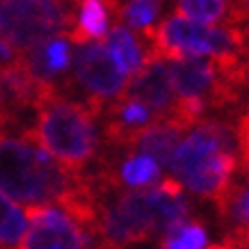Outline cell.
Wrapping results in <instances>:
<instances>
[{
  "label": "cell",
  "instance_id": "1",
  "mask_svg": "<svg viewBox=\"0 0 249 249\" xmlns=\"http://www.w3.org/2000/svg\"><path fill=\"white\" fill-rule=\"evenodd\" d=\"M87 188L85 169H69L30 137L0 135V192L18 208L64 206Z\"/></svg>",
  "mask_w": 249,
  "mask_h": 249
},
{
  "label": "cell",
  "instance_id": "2",
  "mask_svg": "<svg viewBox=\"0 0 249 249\" xmlns=\"http://www.w3.org/2000/svg\"><path fill=\"white\" fill-rule=\"evenodd\" d=\"M192 217L183 188L172 176L160 178L153 188L121 190L98 208V240L126 249L162 233L169 224Z\"/></svg>",
  "mask_w": 249,
  "mask_h": 249
},
{
  "label": "cell",
  "instance_id": "3",
  "mask_svg": "<svg viewBox=\"0 0 249 249\" xmlns=\"http://www.w3.org/2000/svg\"><path fill=\"white\" fill-rule=\"evenodd\" d=\"M183 190L215 201L235 181L238 140L235 121L204 117L183 135L167 167Z\"/></svg>",
  "mask_w": 249,
  "mask_h": 249
},
{
  "label": "cell",
  "instance_id": "4",
  "mask_svg": "<svg viewBox=\"0 0 249 249\" xmlns=\"http://www.w3.org/2000/svg\"><path fill=\"white\" fill-rule=\"evenodd\" d=\"M35 126L23 135L69 169L83 172L98 156L101 137L96 133V114L83 101L53 91L35 107Z\"/></svg>",
  "mask_w": 249,
  "mask_h": 249
},
{
  "label": "cell",
  "instance_id": "5",
  "mask_svg": "<svg viewBox=\"0 0 249 249\" xmlns=\"http://www.w3.org/2000/svg\"><path fill=\"white\" fill-rule=\"evenodd\" d=\"M151 46L153 60H183V57H242V28L231 25H201L178 14H169L151 30L140 32Z\"/></svg>",
  "mask_w": 249,
  "mask_h": 249
},
{
  "label": "cell",
  "instance_id": "6",
  "mask_svg": "<svg viewBox=\"0 0 249 249\" xmlns=\"http://www.w3.org/2000/svg\"><path fill=\"white\" fill-rule=\"evenodd\" d=\"M2 37L16 51H30L46 39L67 37L76 25V0H0Z\"/></svg>",
  "mask_w": 249,
  "mask_h": 249
},
{
  "label": "cell",
  "instance_id": "7",
  "mask_svg": "<svg viewBox=\"0 0 249 249\" xmlns=\"http://www.w3.org/2000/svg\"><path fill=\"white\" fill-rule=\"evenodd\" d=\"M71 69H73V83L85 94L83 103L96 114V119L106 110L107 103L121 96V91L128 85L126 73L117 67V62L101 41L78 46Z\"/></svg>",
  "mask_w": 249,
  "mask_h": 249
},
{
  "label": "cell",
  "instance_id": "8",
  "mask_svg": "<svg viewBox=\"0 0 249 249\" xmlns=\"http://www.w3.org/2000/svg\"><path fill=\"white\" fill-rule=\"evenodd\" d=\"M28 229L18 249H89L91 235L60 206H37L25 211Z\"/></svg>",
  "mask_w": 249,
  "mask_h": 249
},
{
  "label": "cell",
  "instance_id": "9",
  "mask_svg": "<svg viewBox=\"0 0 249 249\" xmlns=\"http://www.w3.org/2000/svg\"><path fill=\"white\" fill-rule=\"evenodd\" d=\"M121 94L146 106L156 121H165L176 106V91H174L172 76H169V62L158 60V57L149 60L130 78Z\"/></svg>",
  "mask_w": 249,
  "mask_h": 249
},
{
  "label": "cell",
  "instance_id": "10",
  "mask_svg": "<svg viewBox=\"0 0 249 249\" xmlns=\"http://www.w3.org/2000/svg\"><path fill=\"white\" fill-rule=\"evenodd\" d=\"M53 91H57L53 85L35 78L23 67L21 60L9 67H0V107L7 112L12 121L16 119V114L28 107L35 110Z\"/></svg>",
  "mask_w": 249,
  "mask_h": 249
},
{
  "label": "cell",
  "instance_id": "11",
  "mask_svg": "<svg viewBox=\"0 0 249 249\" xmlns=\"http://www.w3.org/2000/svg\"><path fill=\"white\" fill-rule=\"evenodd\" d=\"M183 135H185V130L176 128L167 121H153L146 128H140L137 133L130 135L124 153H144V156L156 160L162 169H167Z\"/></svg>",
  "mask_w": 249,
  "mask_h": 249
},
{
  "label": "cell",
  "instance_id": "12",
  "mask_svg": "<svg viewBox=\"0 0 249 249\" xmlns=\"http://www.w3.org/2000/svg\"><path fill=\"white\" fill-rule=\"evenodd\" d=\"M101 44L106 46V51L112 55V60L126 73L128 80L135 76L146 62L153 60L151 46H149L146 37L140 35V32H133L128 28H124L119 23H114L112 28L107 30V35L103 37Z\"/></svg>",
  "mask_w": 249,
  "mask_h": 249
},
{
  "label": "cell",
  "instance_id": "13",
  "mask_svg": "<svg viewBox=\"0 0 249 249\" xmlns=\"http://www.w3.org/2000/svg\"><path fill=\"white\" fill-rule=\"evenodd\" d=\"M117 16V0H80L73 30L67 39L73 46H85L89 41H103L107 30L112 28L110 21Z\"/></svg>",
  "mask_w": 249,
  "mask_h": 249
},
{
  "label": "cell",
  "instance_id": "14",
  "mask_svg": "<svg viewBox=\"0 0 249 249\" xmlns=\"http://www.w3.org/2000/svg\"><path fill=\"white\" fill-rule=\"evenodd\" d=\"M219 217L229 224V231L249 227V181H233L215 199Z\"/></svg>",
  "mask_w": 249,
  "mask_h": 249
},
{
  "label": "cell",
  "instance_id": "15",
  "mask_svg": "<svg viewBox=\"0 0 249 249\" xmlns=\"http://www.w3.org/2000/svg\"><path fill=\"white\" fill-rule=\"evenodd\" d=\"M208 231L195 217L174 222L160 233L158 249H208Z\"/></svg>",
  "mask_w": 249,
  "mask_h": 249
},
{
  "label": "cell",
  "instance_id": "16",
  "mask_svg": "<svg viewBox=\"0 0 249 249\" xmlns=\"http://www.w3.org/2000/svg\"><path fill=\"white\" fill-rule=\"evenodd\" d=\"M233 0H176L174 14L201 25H229Z\"/></svg>",
  "mask_w": 249,
  "mask_h": 249
},
{
  "label": "cell",
  "instance_id": "17",
  "mask_svg": "<svg viewBox=\"0 0 249 249\" xmlns=\"http://www.w3.org/2000/svg\"><path fill=\"white\" fill-rule=\"evenodd\" d=\"M28 229L25 211L0 192V249H18Z\"/></svg>",
  "mask_w": 249,
  "mask_h": 249
},
{
  "label": "cell",
  "instance_id": "18",
  "mask_svg": "<svg viewBox=\"0 0 249 249\" xmlns=\"http://www.w3.org/2000/svg\"><path fill=\"white\" fill-rule=\"evenodd\" d=\"M235 140H238V169L249 181V101L235 119Z\"/></svg>",
  "mask_w": 249,
  "mask_h": 249
},
{
  "label": "cell",
  "instance_id": "19",
  "mask_svg": "<svg viewBox=\"0 0 249 249\" xmlns=\"http://www.w3.org/2000/svg\"><path fill=\"white\" fill-rule=\"evenodd\" d=\"M227 240L231 242L235 249H249V227H242V229H233V231H229Z\"/></svg>",
  "mask_w": 249,
  "mask_h": 249
},
{
  "label": "cell",
  "instance_id": "20",
  "mask_svg": "<svg viewBox=\"0 0 249 249\" xmlns=\"http://www.w3.org/2000/svg\"><path fill=\"white\" fill-rule=\"evenodd\" d=\"M0 37H2V14H0Z\"/></svg>",
  "mask_w": 249,
  "mask_h": 249
},
{
  "label": "cell",
  "instance_id": "21",
  "mask_svg": "<svg viewBox=\"0 0 249 249\" xmlns=\"http://www.w3.org/2000/svg\"><path fill=\"white\" fill-rule=\"evenodd\" d=\"M76 2H80V0H76Z\"/></svg>",
  "mask_w": 249,
  "mask_h": 249
},
{
  "label": "cell",
  "instance_id": "22",
  "mask_svg": "<svg viewBox=\"0 0 249 249\" xmlns=\"http://www.w3.org/2000/svg\"><path fill=\"white\" fill-rule=\"evenodd\" d=\"M247 101H249V96H247Z\"/></svg>",
  "mask_w": 249,
  "mask_h": 249
}]
</instances>
